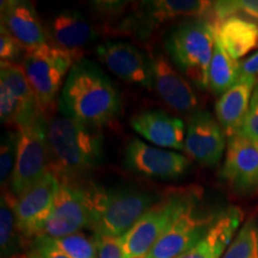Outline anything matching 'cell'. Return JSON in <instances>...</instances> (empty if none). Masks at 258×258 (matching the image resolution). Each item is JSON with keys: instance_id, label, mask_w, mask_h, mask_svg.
I'll return each mask as SVG.
<instances>
[{"instance_id": "8fae6325", "label": "cell", "mask_w": 258, "mask_h": 258, "mask_svg": "<svg viewBox=\"0 0 258 258\" xmlns=\"http://www.w3.org/2000/svg\"><path fill=\"white\" fill-rule=\"evenodd\" d=\"M102 63L118 79L131 85L152 89V60L125 42H105L97 47Z\"/></svg>"}, {"instance_id": "1f68e13d", "label": "cell", "mask_w": 258, "mask_h": 258, "mask_svg": "<svg viewBox=\"0 0 258 258\" xmlns=\"http://www.w3.org/2000/svg\"><path fill=\"white\" fill-rule=\"evenodd\" d=\"M93 239H95L97 245L98 258H124L122 237L110 238L95 235Z\"/></svg>"}, {"instance_id": "d6a6232c", "label": "cell", "mask_w": 258, "mask_h": 258, "mask_svg": "<svg viewBox=\"0 0 258 258\" xmlns=\"http://www.w3.org/2000/svg\"><path fill=\"white\" fill-rule=\"evenodd\" d=\"M40 258H71L51 243V239L47 235H40L32 240V249Z\"/></svg>"}, {"instance_id": "7c38bea8", "label": "cell", "mask_w": 258, "mask_h": 258, "mask_svg": "<svg viewBox=\"0 0 258 258\" xmlns=\"http://www.w3.org/2000/svg\"><path fill=\"white\" fill-rule=\"evenodd\" d=\"M125 165L140 175L157 179H176L188 170V158L171 151L148 146L133 139L125 150Z\"/></svg>"}, {"instance_id": "5b68a950", "label": "cell", "mask_w": 258, "mask_h": 258, "mask_svg": "<svg viewBox=\"0 0 258 258\" xmlns=\"http://www.w3.org/2000/svg\"><path fill=\"white\" fill-rule=\"evenodd\" d=\"M78 60L73 54L51 43L24 53L22 67L44 114L54 105L63 77Z\"/></svg>"}, {"instance_id": "e0dca14e", "label": "cell", "mask_w": 258, "mask_h": 258, "mask_svg": "<svg viewBox=\"0 0 258 258\" xmlns=\"http://www.w3.org/2000/svg\"><path fill=\"white\" fill-rule=\"evenodd\" d=\"M53 46L82 59L83 48L98 38V32L84 16L74 10H64L54 16L47 25Z\"/></svg>"}, {"instance_id": "4dcf8cb0", "label": "cell", "mask_w": 258, "mask_h": 258, "mask_svg": "<svg viewBox=\"0 0 258 258\" xmlns=\"http://www.w3.org/2000/svg\"><path fill=\"white\" fill-rule=\"evenodd\" d=\"M258 145V84L254 89L250 108L238 134Z\"/></svg>"}, {"instance_id": "3957f363", "label": "cell", "mask_w": 258, "mask_h": 258, "mask_svg": "<svg viewBox=\"0 0 258 258\" xmlns=\"http://www.w3.org/2000/svg\"><path fill=\"white\" fill-rule=\"evenodd\" d=\"M86 188L95 215L92 231L99 237H123L157 203L153 195L141 190L104 189L93 184H86Z\"/></svg>"}, {"instance_id": "f546056e", "label": "cell", "mask_w": 258, "mask_h": 258, "mask_svg": "<svg viewBox=\"0 0 258 258\" xmlns=\"http://www.w3.org/2000/svg\"><path fill=\"white\" fill-rule=\"evenodd\" d=\"M23 50L25 49L19 43L17 38L12 34H10L2 25L0 27V57H2V62H16L23 55Z\"/></svg>"}, {"instance_id": "ffe728a7", "label": "cell", "mask_w": 258, "mask_h": 258, "mask_svg": "<svg viewBox=\"0 0 258 258\" xmlns=\"http://www.w3.org/2000/svg\"><path fill=\"white\" fill-rule=\"evenodd\" d=\"M241 219L243 213L238 208H228L220 213L207 234L191 249L176 258H222L234 239Z\"/></svg>"}, {"instance_id": "f1b7e54d", "label": "cell", "mask_w": 258, "mask_h": 258, "mask_svg": "<svg viewBox=\"0 0 258 258\" xmlns=\"http://www.w3.org/2000/svg\"><path fill=\"white\" fill-rule=\"evenodd\" d=\"M18 131H8L2 138L0 146V182L2 186H9L14 172L18 151Z\"/></svg>"}, {"instance_id": "836d02e7", "label": "cell", "mask_w": 258, "mask_h": 258, "mask_svg": "<svg viewBox=\"0 0 258 258\" xmlns=\"http://www.w3.org/2000/svg\"><path fill=\"white\" fill-rule=\"evenodd\" d=\"M241 74H246V76L258 77V51L250 55L247 59H245L240 63Z\"/></svg>"}, {"instance_id": "cb8c5ba5", "label": "cell", "mask_w": 258, "mask_h": 258, "mask_svg": "<svg viewBox=\"0 0 258 258\" xmlns=\"http://www.w3.org/2000/svg\"><path fill=\"white\" fill-rule=\"evenodd\" d=\"M241 76L240 63L226 53L215 41V48L208 71V90L213 95H224Z\"/></svg>"}, {"instance_id": "44dd1931", "label": "cell", "mask_w": 258, "mask_h": 258, "mask_svg": "<svg viewBox=\"0 0 258 258\" xmlns=\"http://www.w3.org/2000/svg\"><path fill=\"white\" fill-rule=\"evenodd\" d=\"M213 3L202 0H156L144 3L140 17L128 21L127 27L135 28L141 24L144 31H147L153 24L172 21L179 17H201L209 16Z\"/></svg>"}, {"instance_id": "52a82bcc", "label": "cell", "mask_w": 258, "mask_h": 258, "mask_svg": "<svg viewBox=\"0 0 258 258\" xmlns=\"http://www.w3.org/2000/svg\"><path fill=\"white\" fill-rule=\"evenodd\" d=\"M47 125L46 114H41L17 128V160L9 184V191L14 198L36 184L48 172Z\"/></svg>"}, {"instance_id": "8992f818", "label": "cell", "mask_w": 258, "mask_h": 258, "mask_svg": "<svg viewBox=\"0 0 258 258\" xmlns=\"http://www.w3.org/2000/svg\"><path fill=\"white\" fill-rule=\"evenodd\" d=\"M220 213H211L200 205L196 189L190 190L185 206L165 233L150 250L146 258H176L191 249L207 234Z\"/></svg>"}, {"instance_id": "2e32d148", "label": "cell", "mask_w": 258, "mask_h": 258, "mask_svg": "<svg viewBox=\"0 0 258 258\" xmlns=\"http://www.w3.org/2000/svg\"><path fill=\"white\" fill-rule=\"evenodd\" d=\"M0 15L3 27L17 38L25 51L50 43L47 28L42 24L32 3L5 0L2 2Z\"/></svg>"}, {"instance_id": "9c48e42d", "label": "cell", "mask_w": 258, "mask_h": 258, "mask_svg": "<svg viewBox=\"0 0 258 258\" xmlns=\"http://www.w3.org/2000/svg\"><path fill=\"white\" fill-rule=\"evenodd\" d=\"M95 215L86 184L82 182L60 183L53 209L41 235L61 238L93 230Z\"/></svg>"}, {"instance_id": "9a60e30c", "label": "cell", "mask_w": 258, "mask_h": 258, "mask_svg": "<svg viewBox=\"0 0 258 258\" xmlns=\"http://www.w3.org/2000/svg\"><path fill=\"white\" fill-rule=\"evenodd\" d=\"M152 89L163 104L177 114L190 117L200 111L191 85L163 55L152 59Z\"/></svg>"}, {"instance_id": "5bb4252c", "label": "cell", "mask_w": 258, "mask_h": 258, "mask_svg": "<svg viewBox=\"0 0 258 258\" xmlns=\"http://www.w3.org/2000/svg\"><path fill=\"white\" fill-rule=\"evenodd\" d=\"M221 178L243 195L258 192V145L239 135L228 139Z\"/></svg>"}, {"instance_id": "7402d4cb", "label": "cell", "mask_w": 258, "mask_h": 258, "mask_svg": "<svg viewBox=\"0 0 258 258\" xmlns=\"http://www.w3.org/2000/svg\"><path fill=\"white\" fill-rule=\"evenodd\" d=\"M215 36L232 59L239 60L258 47V23L234 15L215 24Z\"/></svg>"}, {"instance_id": "e575fe53", "label": "cell", "mask_w": 258, "mask_h": 258, "mask_svg": "<svg viewBox=\"0 0 258 258\" xmlns=\"http://www.w3.org/2000/svg\"><path fill=\"white\" fill-rule=\"evenodd\" d=\"M25 258H40V257H38L37 254L34 252V251H30V252H29V254Z\"/></svg>"}, {"instance_id": "ac0fdd59", "label": "cell", "mask_w": 258, "mask_h": 258, "mask_svg": "<svg viewBox=\"0 0 258 258\" xmlns=\"http://www.w3.org/2000/svg\"><path fill=\"white\" fill-rule=\"evenodd\" d=\"M257 78L241 74L230 90L221 95L215 104V115L219 124L228 139L238 134L257 86Z\"/></svg>"}, {"instance_id": "d4e9b609", "label": "cell", "mask_w": 258, "mask_h": 258, "mask_svg": "<svg viewBox=\"0 0 258 258\" xmlns=\"http://www.w3.org/2000/svg\"><path fill=\"white\" fill-rule=\"evenodd\" d=\"M23 235L19 231L12 205V195L8 190L0 201V252L2 258H14L23 246Z\"/></svg>"}, {"instance_id": "d590c367", "label": "cell", "mask_w": 258, "mask_h": 258, "mask_svg": "<svg viewBox=\"0 0 258 258\" xmlns=\"http://www.w3.org/2000/svg\"><path fill=\"white\" fill-rule=\"evenodd\" d=\"M137 258H146V257H137Z\"/></svg>"}, {"instance_id": "603a6c76", "label": "cell", "mask_w": 258, "mask_h": 258, "mask_svg": "<svg viewBox=\"0 0 258 258\" xmlns=\"http://www.w3.org/2000/svg\"><path fill=\"white\" fill-rule=\"evenodd\" d=\"M0 89L8 91L19 103L23 109L27 123L44 114L38 105L36 96L28 82L22 64L17 62L0 63Z\"/></svg>"}, {"instance_id": "d6986e66", "label": "cell", "mask_w": 258, "mask_h": 258, "mask_svg": "<svg viewBox=\"0 0 258 258\" xmlns=\"http://www.w3.org/2000/svg\"><path fill=\"white\" fill-rule=\"evenodd\" d=\"M131 125L137 133L158 147L184 150L185 127L183 121L160 110H147L135 115Z\"/></svg>"}, {"instance_id": "4316f807", "label": "cell", "mask_w": 258, "mask_h": 258, "mask_svg": "<svg viewBox=\"0 0 258 258\" xmlns=\"http://www.w3.org/2000/svg\"><path fill=\"white\" fill-rule=\"evenodd\" d=\"M234 15L247 17L258 23V0H226V2L213 3L211 14V22L217 24L224 19Z\"/></svg>"}, {"instance_id": "ba28073f", "label": "cell", "mask_w": 258, "mask_h": 258, "mask_svg": "<svg viewBox=\"0 0 258 258\" xmlns=\"http://www.w3.org/2000/svg\"><path fill=\"white\" fill-rule=\"evenodd\" d=\"M189 195L190 190L171 191L148 209L122 237L124 258L146 256L184 207Z\"/></svg>"}, {"instance_id": "83f0119b", "label": "cell", "mask_w": 258, "mask_h": 258, "mask_svg": "<svg viewBox=\"0 0 258 258\" xmlns=\"http://www.w3.org/2000/svg\"><path fill=\"white\" fill-rule=\"evenodd\" d=\"M50 239L57 249L71 258H98L95 239L86 237L82 232Z\"/></svg>"}, {"instance_id": "4fadbf2b", "label": "cell", "mask_w": 258, "mask_h": 258, "mask_svg": "<svg viewBox=\"0 0 258 258\" xmlns=\"http://www.w3.org/2000/svg\"><path fill=\"white\" fill-rule=\"evenodd\" d=\"M225 147V132L211 112L200 110L190 116L184 140L186 156L202 165L213 166L224 156Z\"/></svg>"}, {"instance_id": "484cf974", "label": "cell", "mask_w": 258, "mask_h": 258, "mask_svg": "<svg viewBox=\"0 0 258 258\" xmlns=\"http://www.w3.org/2000/svg\"><path fill=\"white\" fill-rule=\"evenodd\" d=\"M222 258H258V222L246 221Z\"/></svg>"}, {"instance_id": "277c9868", "label": "cell", "mask_w": 258, "mask_h": 258, "mask_svg": "<svg viewBox=\"0 0 258 258\" xmlns=\"http://www.w3.org/2000/svg\"><path fill=\"white\" fill-rule=\"evenodd\" d=\"M215 41V25L206 18L179 25L166 40L171 59L200 89H208V71Z\"/></svg>"}, {"instance_id": "7a4b0ae2", "label": "cell", "mask_w": 258, "mask_h": 258, "mask_svg": "<svg viewBox=\"0 0 258 258\" xmlns=\"http://www.w3.org/2000/svg\"><path fill=\"white\" fill-rule=\"evenodd\" d=\"M48 171L60 183L78 182L101 164L103 137L98 128L67 117H53L47 125Z\"/></svg>"}, {"instance_id": "6da1fadb", "label": "cell", "mask_w": 258, "mask_h": 258, "mask_svg": "<svg viewBox=\"0 0 258 258\" xmlns=\"http://www.w3.org/2000/svg\"><path fill=\"white\" fill-rule=\"evenodd\" d=\"M60 106L67 117L101 128L120 115L121 96L98 64L82 57L67 76Z\"/></svg>"}, {"instance_id": "30bf717a", "label": "cell", "mask_w": 258, "mask_h": 258, "mask_svg": "<svg viewBox=\"0 0 258 258\" xmlns=\"http://www.w3.org/2000/svg\"><path fill=\"white\" fill-rule=\"evenodd\" d=\"M59 186V178L48 171L36 184L17 198L12 196L16 219L24 239L34 240L42 234L53 209Z\"/></svg>"}]
</instances>
